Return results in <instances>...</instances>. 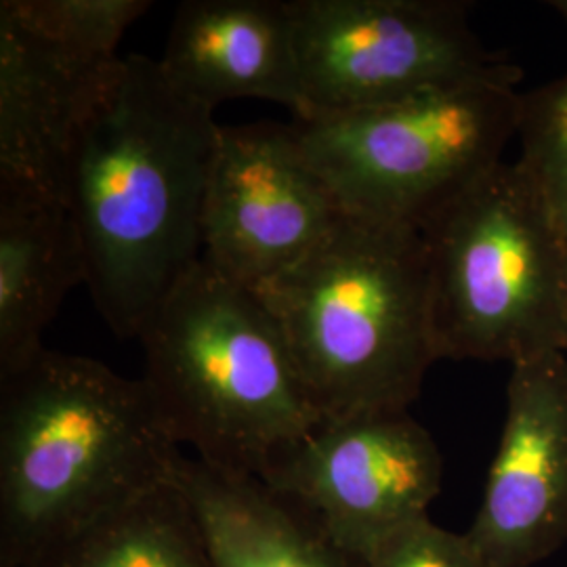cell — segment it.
<instances>
[{"label": "cell", "mask_w": 567, "mask_h": 567, "mask_svg": "<svg viewBox=\"0 0 567 567\" xmlns=\"http://www.w3.org/2000/svg\"><path fill=\"white\" fill-rule=\"evenodd\" d=\"M215 110L179 93L158 60L126 55L82 122L65 204L84 286L105 324L137 337L203 261Z\"/></svg>", "instance_id": "1"}, {"label": "cell", "mask_w": 567, "mask_h": 567, "mask_svg": "<svg viewBox=\"0 0 567 567\" xmlns=\"http://www.w3.org/2000/svg\"><path fill=\"white\" fill-rule=\"evenodd\" d=\"M179 452L143 379L44 349L0 379V566H39Z\"/></svg>", "instance_id": "2"}, {"label": "cell", "mask_w": 567, "mask_h": 567, "mask_svg": "<svg viewBox=\"0 0 567 567\" xmlns=\"http://www.w3.org/2000/svg\"><path fill=\"white\" fill-rule=\"evenodd\" d=\"M255 295L322 419L410 410L440 362L419 229L344 213L324 243Z\"/></svg>", "instance_id": "3"}, {"label": "cell", "mask_w": 567, "mask_h": 567, "mask_svg": "<svg viewBox=\"0 0 567 567\" xmlns=\"http://www.w3.org/2000/svg\"><path fill=\"white\" fill-rule=\"evenodd\" d=\"M143 381L177 446L261 475L322 414L255 290L200 261L140 334Z\"/></svg>", "instance_id": "4"}, {"label": "cell", "mask_w": 567, "mask_h": 567, "mask_svg": "<svg viewBox=\"0 0 567 567\" xmlns=\"http://www.w3.org/2000/svg\"><path fill=\"white\" fill-rule=\"evenodd\" d=\"M440 360L519 364L567 343V240L519 163L423 229Z\"/></svg>", "instance_id": "5"}, {"label": "cell", "mask_w": 567, "mask_h": 567, "mask_svg": "<svg viewBox=\"0 0 567 567\" xmlns=\"http://www.w3.org/2000/svg\"><path fill=\"white\" fill-rule=\"evenodd\" d=\"M522 70L447 82L351 112L292 121L347 215L423 231L503 163L517 137Z\"/></svg>", "instance_id": "6"}, {"label": "cell", "mask_w": 567, "mask_h": 567, "mask_svg": "<svg viewBox=\"0 0 567 567\" xmlns=\"http://www.w3.org/2000/svg\"><path fill=\"white\" fill-rule=\"evenodd\" d=\"M307 121L501 72L454 0H290Z\"/></svg>", "instance_id": "7"}, {"label": "cell", "mask_w": 567, "mask_h": 567, "mask_svg": "<svg viewBox=\"0 0 567 567\" xmlns=\"http://www.w3.org/2000/svg\"><path fill=\"white\" fill-rule=\"evenodd\" d=\"M299 503L358 564L429 517L444 458L410 410L322 419L259 475Z\"/></svg>", "instance_id": "8"}, {"label": "cell", "mask_w": 567, "mask_h": 567, "mask_svg": "<svg viewBox=\"0 0 567 567\" xmlns=\"http://www.w3.org/2000/svg\"><path fill=\"white\" fill-rule=\"evenodd\" d=\"M343 217L292 122L219 124L204 200L206 264L255 290L301 264Z\"/></svg>", "instance_id": "9"}, {"label": "cell", "mask_w": 567, "mask_h": 567, "mask_svg": "<svg viewBox=\"0 0 567 567\" xmlns=\"http://www.w3.org/2000/svg\"><path fill=\"white\" fill-rule=\"evenodd\" d=\"M486 567H532L567 540V358L511 365L507 416L465 532Z\"/></svg>", "instance_id": "10"}, {"label": "cell", "mask_w": 567, "mask_h": 567, "mask_svg": "<svg viewBox=\"0 0 567 567\" xmlns=\"http://www.w3.org/2000/svg\"><path fill=\"white\" fill-rule=\"evenodd\" d=\"M121 60L72 55L0 9V192L65 204L74 142Z\"/></svg>", "instance_id": "11"}, {"label": "cell", "mask_w": 567, "mask_h": 567, "mask_svg": "<svg viewBox=\"0 0 567 567\" xmlns=\"http://www.w3.org/2000/svg\"><path fill=\"white\" fill-rule=\"evenodd\" d=\"M166 81L215 110L227 100L282 103L303 118L295 28L280 0H185L163 58Z\"/></svg>", "instance_id": "12"}, {"label": "cell", "mask_w": 567, "mask_h": 567, "mask_svg": "<svg viewBox=\"0 0 567 567\" xmlns=\"http://www.w3.org/2000/svg\"><path fill=\"white\" fill-rule=\"evenodd\" d=\"M168 480L192 508L213 567H358L299 503L257 475L182 450Z\"/></svg>", "instance_id": "13"}, {"label": "cell", "mask_w": 567, "mask_h": 567, "mask_svg": "<svg viewBox=\"0 0 567 567\" xmlns=\"http://www.w3.org/2000/svg\"><path fill=\"white\" fill-rule=\"evenodd\" d=\"M84 284L65 204L0 192V379L32 364L65 295Z\"/></svg>", "instance_id": "14"}, {"label": "cell", "mask_w": 567, "mask_h": 567, "mask_svg": "<svg viewBox=\"0 0 567 567\" xmlns=\"http://www.w3.org/2000/svg\"><path fill=\"white\" fill-rule=\"evenodd\" d=\"M37 567H213L200 526L171 480L81 529Z\"/></svg>", "instance_id": "15"}, {"label": "cell", "mask_w": 567, "mask_h": 567, "mask_svg": "<svg viewBox=\"0 0 567 567\" xmlns=\"http://www.w3.org/2000/svg\"><path fill=\"white\" fill-rule=\"evenodd\" d=\"M152 7L147 0H2L0 9L63 51L84 60H121L124 32Z\"/></svg>", "instance_id": "16"}, {"label": "cell", "mask_w": 567, "mask_h": 567, "mask_svg": "<svg viewBox=\"0 0 567 567\" xmlns=\"http://www.w3.org/2000/svg\"><path fill=\"white\" fill-rule=\"evenodd\" d=\"M517 140L527 177L567 240V74L522 93Z\"/></svg>", "instance_id": "17"}, {"label": "cell", "mask_w": 567, "mask_h": 567, "mask_svg": "<svg viewBox=\"0 0 567 567\" xmlns=\"http://www.w3.org/2000/svg\"><path fill=\"white\" fill-rule=\"evenodd\" d=\"M358 567H486L468 545L465 532H452L423 517L365 557Z\"/></svg>", "instance_id": "18"}, {"label": "cell", "mask_w": 567, "mask_h": 567, "mask_svg": "<svg viewBox=\"0 0 567 567\" xmlns=\"http://www.w3.org/2000/svg\"><path fill=\"white\" fill-rule=\"evenodd\" d=\"M548 4H550V7L561 16V20L567 23V0H550Z\"/></svg>", "instance_id": "19"}, {"label": "cell", "mask_w": 567, "mask_h": 567, "mask_svg": "<svg viewBox=\"0 0 567 567\" xmlns=\"http://www.w3.org/2000/svg\"><path fill=\"white\" fill-rule=\"evenodd\" d=\"M564 353H566V358H567V343H566V351H564Z\"/></svg>", "instance_id": "20"}, {"label": "cell", "mask_w": 567, "mask_h": 567, "mask_svg": "<svg viewBox=\"0 0 567 567\" xmlns=\"http://www.w3.org/2000/svg\"><path fill=\"white\" fill-rule=\"evenodd\" d=\"M0 567H9V566H0Z\"/></svg>", "instance_id": "21"}]
</instances>
